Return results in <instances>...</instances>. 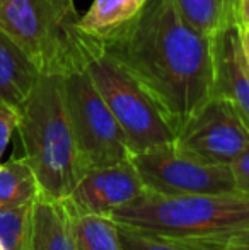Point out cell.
<instances>
[{
  "label": "cell",
  "instance_id": "9c48e42d",
  "mask_svg": "<svg viewBox=\"0 0 249 250\" xmlns=\"http://www.w3.org/2000/svg\"><path fill=\"white\" fill-rule=\"evenodd\" d=\"M145 191L132 158L86 170L65 198L72 209L111 216Z\"/></svg>",
  "mask_w": 249,
  "mask_h": 250
},
{
  "label": "cell",
  "instance_id": "ac0fdd59",
  "mask_svg": "<svg viewBox=\"0 0 249 250\" xmlns=\"http://www.w3.org/2000/svg\"><path fill=\"white\" fill-rule=\"evenodd\" d=\"M118 227H120L121 250H215L206 245L189 244V242L174 240V238H167L162 235L133 230L120 223Z\"/></svg>",
  "mask_w": 249,
  "mask_h": 250
},
{
  "label": "cell",
  "instance_id": "7a4b0ae2",
  "mask_svg": "<svg viewBox=\"0 0 249 250\" xmlns=\"http://www.w3.org/2000/svg\"><path fill=\"white\" fill-rule=\"evenodd\" d=\"M133 230L219 249L222 242L249 230V196L227 194L166 196L143 191L111 214Z\"/></svg>",
  "mask_w": 249,
  "mask_h": 250
},
{
  "label": "cell",
  "instance_id": "3957f363",
  "mask_svg": "<svg viewBox=\"0 0 249 250\" xmlns=\"http://www.w3.org/2000/svg\"><path fill=\"white\" fill-rule=\"evenodd\" d=\"M17 131L40 194L65 199L82 175L67 112L63 75H41L19 107Z\"/></svg>",
  "mask_w": 249,
  "mask_h": 250
},
{
  "label": "cell",
  "instance_id": "7c38bea8",
  "mask_svg": "<svg viewBox=\"0 0 249 250\" xmlns=\"http://www.w3.org/2000/svg\"><path fill=\"white\" fill-rule=\"evenodd\" d=\"M40 77L26 53L0 29V101L21 107Z\"/></svg>",
  "mask_w": 249,
  "mask_h": 250
},
{
  "label": "cell",
  "instance_id": "8fae6325",
  "mask_svg": "<svg viewBox=\"0 0 249 250\" xmlns=\"http://www.w3.org/2000/svg\"><path fill=\"white\" fill-rule=\"evenodd\" d=\"M29 250H75L65 199L41 194L34 199Z\"/></svg>",
  "mask_w": 249,
  "mask_h": 250
},
{
  "label": "cell",
  "instance_id": "277c9868",
  "mask_svg": "<svg viewBox=\"0 0 249 250\" xmlns=\"http://www.w3.org/2000/svg\"><path fill=\"white\" fill-rule=\"evenodd\" d=\"M73 0H0V29L41 75L82 70L89 38L79 27Z\"/></svg>",
  "mask_w": 249,
  "mask_h": 250
},
{
  "label": "cell",
  "instance_id": "8992f818",
  "mask_svg": "<svg viewBox=\"0 0 249 250\" xmlns=\"http://www.w3.org/2000/svg\"><path fill=\"white\" fill-rule=\"evenodd\" d=\"M63 89L82 174L89 168L130 160L132 150L123 129L86 68L63 75Z\"/></svg>",
  "mask_w": 249,
  "mask_h": 250
},
{
  "label": "cell",
  "instance_id": "ffe728a7",
  "mask_svg": "<svg viewBox=\"0 0 249 250\" xmlns=\"http://www.w3.org/2000/svg\"><path fill=\"white\" fill-rule=\"evenodd\" d=\"M229 167L230 172H232L236 191L249 196V143L246 145V148L230 162Z\"/></svg>",
  "mask_w": 249,
  "mask_h": 250
},
{
  "label": "cell",
  "instance_id": "5bb4252c",
  "mask_svg": "<svg viewBox=\"0 0 249 250\" xmlns=\"http://www.w3.org/2000/svg\"><path fill=\"white\" fill-rule=\"evenodd\" d=\"M184 21L206 38L239 26V0H174Z\"/></svg>",
  "mask_w": 249,
  "mask_h": 250
},
{
  "label": "cell",
  "instance_id": "30bf717a",
  "mask_svg": "<svg viewBox=\"0 0 249 250\" xmlns=\"http://www.w3.org/2000/svg\"><path fill=\"white\" fill-rule=\"evenodd\" d=\"M213 96L229 101L249 126V66L241 44L239 26L212 36Z\"/></svg>",
  "mask_w": 249,
  "mask_h": 250
},
{
  "label": "cell",
  "instance_id": "4fadbf2b",
  "mask_svg": "<svg viewBox=\"0 0 249 250\" xmlns=\"http://www.w3.org/2000/svg\"><path fill=\"white\" fill-rule=\"evenodd\" d=\"M149 0H92L79 19V27L87 38L99 43L110 40L136 19Z\"/></svg>",
  "mask_w": 249,
  "mask_h": 250
},
{
  "label": "cell",
  "instance_id": "7402d4cb",
  "mask_svg": "<svg viewBox=\"0 0 249 250\" xmlns=\"http://www.w3.org/2000/svg\"><path fill=\"white\" fill-rule=\"evenodd\" d=\"M239 26L249 27V0H239Z\"/></svg>",
  "mask_w": 249,
  "mask_h": 250
},
{
  "label": "cell",
  "instance_id": "6da1fadb",
  "mask_svg": "<svg viewBox=\"0 0 249 250\" xmlns=\"http://www.w3.org/2000/svg\"><path fill=\"white\" fill-rule=\"evenodd\" d=\"M101 48L147 90L174 135L213 97L212 38L193 29L174 0H149Z\"/></svg>",
  "mask_w": 249,
  "mask_h": 250
},
{
  "label": "cell",
  "instance_id": "5b68a950",
  "mask_svg": "<svg viewBox=\"0 0 249 250\" xmlns=\"http://www.w3.org/2000/svg\"><path fill=\"white\" fill-rule=\"evenodd\" d=\"M84 68L123 129L132 155L174 142L176 135L147 90L91 38Z\"/></svg>",
  "mask_w": 249,
  "mask_h": 250
},
{
  "label": "cell",
  "instance_id": "cb8c5ba5",
  "mask_svg": "<svg viewBox=\"0 0 249 250\" xmlns=\"http://www.w3.org/2000/svg\"><path fill=\"white\" fill-rule=\"evenodd\" d=\"M0 250H5V249H3V245H2V244H0Z\"/></svg>",
  "mask_w": 249,
  "mask_h": 250
},
{
  "label": "cell",
  "instance_id": "603a6c76",
  "mask_svg": "<svg viewBox=\"0 0 249 250\" xmlns=\"http://www.w3.org/2000/svg\"><path fill=\"white\" fill-rule=\"evenodd\" d=\"M239 29H241V44H243V53H244V58H246V63L249 66V27L239 26Z\"/></svg>",
  "mask_w": 249,
  "mask_h": 250
},
{
  "label": "cell",
  "instance_id": "d6986e66",
  "mask_svg": "<svg viewBox=\"0 0 249 250\" xmlns=\"http://www.w3.org/2000/svg\"><path fill=\"white\" fill-rule=\"evenodd\" d=\"M19 125V107L0 101V157L3 155L10 136Z\"/></svg>",
  "mask_w": 249,
  "mask_h": 250
},
{
  "label": "cell",
  "instance_id": "e0dca14e",
  "mask_svg": "<svg viewBox=\"0 0 249 250\" xmlns=\"http://www.w3.org/2000/svg\"><path fill=\"white\" fill-rule=\"evenodd\" d=\"M33 203L0 208V244L5 250H29Z\"/></svg>",
  "mask_w": 249,
  "mask_h": 250
},
{
  "label": "cell",
  "instance_id": "ba28073f",
  "mask_svg": "<svg viewBox=\"0 0 249 250\" xmlns=\"http://www.w3.org/2000/svg\"><path fill=\"white\" fill-rule=\"evenodd\" d=\"M249 143V126L229 101L213 96L174 138V145L208 164L229 165Z\"/></svg>",
  "mask_w": 249,
  "mask_h": 250
},
{
  "label": "cell",
  "instance_id": "2e32d148",
  "mask_svg": "<svg viewBox=\"0 0 249 250\" xmlns=\"http://www.w3.org/2000/svg\"><path fill=\"white\" fill-rule=\"evenodd\" d=\"M40 196V184L26 158H10L0 164V208L33 203Z\"/></svg>",
  "mask_w": 249,
  "mask_h": 250
},
{
  "label": "cell",
  "instance_id": "9a60e30c",
  "mask_svg": "<svg viewBox=\"0 0 249 250\" xmlns=\"http://www.w3.org/2000/svg\"><path fill=\"white\" fill-rule=\"evenodd\" d=\"M67 208L75 250H121L120 227L113 218Z\"/></svg>",
  "mask_w": 249,
  "mask_h": 250
},
{
  "label": "cell",
  "instance_id": "52a82bcc",
  "mask_svg": "<svg viewBox=\"0 0 249 250\" xmlns=\"http://www.w3.org/2000/svg\"><path fill=\"white\" fill-rule=\"evenodd\" d=\"M145 191L166 196L237 192L230 167L208 164L174 145V142L132 155Z\"/></svg>",
  "mask_w": 249,
  "mask_h": 250
},
{
  "label": "cell",
  "instance_id": "44dd1931",
  "mask_svg": "<svg viewBox=\"0 0 249 250\" xmlns=\"http://www.w3.org/2000/svg\"><path fill=\"white\" fill-rule=\"evenodd\" d=\"M217 250H249V230L227 238L224 244L219 245Z\"/></svg>",
  "mask_w": 249,
  "mask_h": 250
}]
</instances>
